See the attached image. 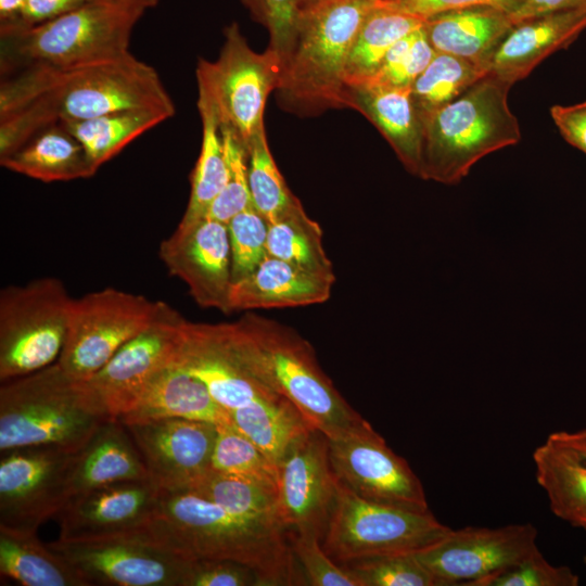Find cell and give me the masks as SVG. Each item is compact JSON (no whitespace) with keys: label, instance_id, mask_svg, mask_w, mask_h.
Wrapping results in <instances>:
<instances>
[{"label":"cell","instance_id":"3957f363","mask_svg":"<svg viewBox=\"0 0 586 586\" xmlns=\"http://www.w3.org/2000/svg\"><path fill=\"white\" fill-rule=\"evenodd\" d=\"M144 528L188 559L243 563L258 574L260 586L307 585L286 530L238 517L194 492H160Z\"/></svg>","mask_w":586,"mask_h":586},{"label":"cell","instance_id":"9a60e30c","mask_svg":"<svg viewBox=\"0 0 586 586\" xmlns=\"http://www.w3.org/2000/svg\"><path fill=\"white\" fill-rule=\"evenodd\" d=\"M328 443L337 480L359 497L415 511L430 510L417 474L369 422L328 438Z\"/></svg>","mask_w":586,"mask_h":586},{"label":"cell","instance_id":"603a6c76","mask_svg":"<svg viewBox=\"0 0 586 586\" xmlns=\"http://www.w3.org/2000/svg\"><path fill=\"white\" fill-rule=\"evenodd\" d=\"M345 107L365 115L391 144L405 168L420 177L422 122L411 86L366 79L346 86Z\"/></svg>","mask_w":586,"mask_h":586},{"label":"cell","instance_id":"4316f807","mask_svg":"<svg viewBox=\"0 0 586 586\" xmlns=\"http://www.w3.org/2000/svg\"><path fill=\"white\" fill-rule=\"evenodd\" d=\"M514 24L493 7H471L435 14L423 28L436 52L453 54L485 66ZM486 72V69H485Z\"/></svg>","mask_w":586,"mask_h":586},{"label":"cell","instance_id":"7dc6e473","mask_svg":"<svg viewBox=\"0 0 586 586\" xmlns=\"http://www.w3.org/2000/svg\"><path fill=\"white\" fill-rule=\"evenodd\" d=\"M381 2L396 11L425 20L438 13L471 7H493L509 14L522 0H381Z\"/></svg>","mask_w":586,"mask_h":586},{"label":"cell","instance_id":"c3c4849f","mask_svg":"<svg viewBox=\"0 0 586 586\" xmlns=\"http://www.w3.org/2000/svg\"><path fill=\"white\" fill-rule=\"evenodd\" d=\"M435 54L436 51L430 43L422 25L413 33L411 46L400 66L385 81L380 82L398 87L411 86Z\"/></svg>","mask_w":586,"mask_h":586},{"label":"cell","instance_id":"4dcf8cb0","mask_svg":"<svg viewBox=\"0 0 586 586\" xmlns=\"http://www.w3.org/2000/svg\"><path fill=\"white\" fill-rule=\"evenodd\" d=\"M202 120V144L191 176V191L186 212L177 226L187 229L204 219L221 192L227 174L220 120L213 104L198 97Z\"/></svg>","mask_w":586,"mask_h":586},{"label":"cell","instance_id":"ac0fdd59","mask_svg":"<svg viewBox=\"0 0 586 586\" xmlns=\"http://www.w3.org/2000/svg\"><path fill=\"white\" fill-rule=\"evenodd\" d=\"M124 425L158 492L186 491L209 470L216 424L166 418Z\"/></svg>","mask_w":586,"mask_h":586},{"label":"cell","instance_id":"52a82bcc","mask_svg":"<svg viewBox=\"0 0 586 586\" xmlns=\"http://www.w3.org/2000/svg\"><path fill=\"white\" fill-rule=\"evenodd\" d=\"M144 13L91 0L31 27L0 30L2 76L36 67H66L129 53L133 28Z\"/></svg>","mask_w":586,"mask_h":586},{"label":"cell","instance_id":"60d3db41","mask_svg":"<svg viewBox=\"0 0 586 586\" xmlns=\"http://www.w3.org/2000/svg\"><path fill=\"white\" fill-rule=\"evenodd\" d=\"M360 586H438L416 553H396L343 564Z\"/></svg>","mask_w":586,"mask_h":586},{"label":"cell","instance_id":"b9f144b4","mask_svg":"<svg viewBox=\"0 0 586 586\" xmlns=\"http://www.w3.org/2000/svg\"><path fill=\"white\" fill-rule=\"evenodd\" d=\"M228 226L232 283L249 276L267 256L268 221L251 205Z\"/></svg>","mask_w":586,"mask_h":586},{"label":"cell","instance_id":"d4e9b609","mask_svg":"<svg viewBox=\"0 0 586 586\" xmlns=\"http://www.w3.org/2000/svg\"><path fill=\"white\" fill-rule=\"evenodd\" d=\"M166 418L233 425L229 412L213 399L205 385L177 361L157 372L117 420L129 424Z\"/></svg>","mask_w":586,"mask_h":586},{"label":"cell","instance_id":"f546056e","mask_svg":"<svg viewBox=\"0 0 586 586\" xmlns=\"http://www.w3.org/2000/svg\"><path fill=\"white\" fill-rule=\"evenodd\" d=\"M0 574L24 586H89L48 544L28 533L0 526Z\"/></svg>","mask_w":586,"mask_h":586},{"label":"cell","instance_id":"8992f818","mask_svg":"<svg viewBox=\"0 0 586 586\" xmlns=\"http://www.w3.org/2000/svg\"><path fill=\"white\" fill-rule=\"evenodd\" d=\"M110 418L84 381L54 364L2 382L0 451L26 446H56L78 451Z\"/></svg>","mask_w":586,"mask_h":586},{"label":"cell","instance_id":"7bdbcfd3","mask_svg":"<svg viewBox=\"0 0 586 586\" xmlns=\"http://www.w3.org/2000/svg\"><path fill=\"white\" fill-rule=\"evenodd\" d=\"M295 558L310 586H360L356 576L336 563L313 535L288 532Z\"/></svg>","mask_w":586,"mask_h":586},{"label":"cell","instance_id":"680465c9","mask_svg":"<svg viewBox=\"0 0 586 586\" xmlns=\"http://www.w3.org/2000/svg\"><path fill=\"white\" fill-rule=\"evenodd\" d=\"M583 528L586 530V524H585V526Z\"/></svg>","mask_w":586,"mask_h":586},{"label":"cell","instance_id":"7a4b0ae2","mask_svg":"<svg viewBox=\"0 0 586 586\" xmlns=\"http://www.w3.org/2000/svg\"><path fill=\"white\" fill-rule=\"evenodd\" d=\"M208 327L250 378L289 400L328 438L368 423L340 394L310 343L294 329L251 311L237 321Z\"/></svg>","mask_w":586,"mask_h":586},{"label":"cell","instance_id":"1f68e13d","mask_svg":"<svg viewBox=\"0 0 586 586\" xmlns=\"http://www.w3.org/2000/svg\"><path fill=\"white\" fill-rule=\"evenodd\" d=\"M423 23L424 20L391 9L380 0L356 35L346 63L345 85L374 76L388 50Z\"/></svg>","mask_w":586,"mask_h":586},{"label":"cell","instance_id":"f1b7e54d","mask_svg":"<svg viewBox=\"0 0 586 586\" xmlns=\"http://www.w3.org/2000/svg\"><path fill=\"white\" fill-rule=\"evenodd\" d=\"M535 477L552 513L577 527L586 524V461L569 447L547 440L533 451Z\"/></svg>","mask_w":586,"mask_h":586},{"label":"cell","instance_id":"5b68a950","mask_svg":"<svg viewBox=\"0 0 586 586\" xmlns=\"http://www.w3.org/2000/svg\"><path fill=\"white\" fill-rule=\"evenodd\" d=\"M380 0H328L301 12L277 91L293 111L345 107V68L356 35Z\"/></svg>","mask_w":586,"mask_h":586},{"label":"cell","instance_id":"f6af8a7d","mask_svg":"<svg viewBox=\"0 0 586 586\" xmlns=\"http://www.w3.org/2000/svg\"><path fill=\"white\" fill-rule=\"evenodd\" d=\"M254 20L269 31L270 49L282 60L288 52L302 12L301 0H240Z\"/></svg>","mask_w":586,"mask_h":586},{"label":"cell","instance_id":"ba28073f","mask_svg":"<svg viewBox=\"0 0 586 586\" xmlns=\"http://www.w3.org/2000/svg\"><path fill=\"white\" fill-rule=\"evenodd\" d=\"M450 527L428 511L370 501L339 481L337 495L321 545L339 564L396 553H417Z\"/></svg>","mask_w":586,"mask_h":586},{"label":"cell","instance_id":"9f6ffc18","mask_svg":"<svg viewBox=\"0 0 586 586\" xmlns=\"http://www.w3.org/2000/svg\"><path fill=\"white\" fill-rule=\"evenodd\" d=\"M324 1H328V0H301L302 11L313 8Z\"/></svg>","mask_w":586,"mask_h":586},{"label":"cell","instance_id":"d590c367","mask_svg":"<svg viewBox=\"0 0 586 586\" xmlns=\"http://www.w3.org/2000/svg\"><path fill=\"white\" fill-rule=\"evenodd\" d=\"M322 235L320 225L307 215L297 199L268 221L267 254L310 271L335 275Z\"/></svg>","mask_w":586,"mask_h":586},{"label":"cell","instance_id":"83f0119b","mask_svg":"<svg viewBox=\"0 0 586 586\" xmlns=\"http://www.w3.org/2000/svg\"><path fill=\"white\" fill-rule=\"evenodd\" d=\"M0 164L42 182L90 178L98 170L81 143L62 124L41 129L15 151L0 157Z\"/></svg>","mask_w":586,"mask_h":586},{"label":"cell","instance_id":"ffe728a7","mask_svg":"<svg viewBox=\"0 0 586 586\" xmlns=\"http://www.w3.org/2000/svg\"><path fill=\"white\" fill-rule=\"evenodd\" d=\"M160 492L148 480L124 481L73 495L56 514L60 540H86L144 528Z\"/></svg>","mask_w":586,"mask_h":586},{"label":"cell","instance_id":"ab89813d","mask_svg":"<svg viewBox=\"0 0 586 586\" xmlns=\"http://www.w3.org/2000/svg\"><path fill=\"white\" fill-rule=\"evenodd\" d=\"M220 127L227 164L226 181L206 217L228 224L232 217L251 206L252 200L245 145L230 126Z\"/></svg>","mask_w":586,"mask_h":586},{"label":"cell","instance_id":"4fadbf2b","mask_svg":"<svg viewBox=\"0 0 586 586\" xmlns=\"http://www.w3.org/2000/svg\"><path fill=\"white\" fill-rule=\"evenodd\" d=\"M75 453L56 446H26L1 451L0 526L37 533L71 498Z\"/></svg>","mask_w":586,"mask_h":586},{"label":"cell","instance_id":"44dd1931","mask_svg":"<svg viewBox=\"0 0 586 586\" xmlns=\"http://www.w3.org/2000/svg\"><path fill=\"white\" fill-rule=\"evenodd\" d=\"M586 29V8L523 20L512 26L491 55L486 75L509 85L525 78L546 58L569 47Z\"/></svg>","mask_w":586,"mask_h":586},{"label":"cell","instance_id":"484cf974","mask_svg":"<svg viewBox=\"0 0 586 586\" xmlns=\"http://www.w3.org/2000/svg\"><path fill=\"white\" fill-rule=\"evenodd\" d=\"M148 479L128 430L119 420L109 419L75 453L68 484L72 497L112 483Z\"/></svg>","mask_w":586,"mask_h":586},{"label":"cell","instance_id":"db71d44e","mask_svg":"<svg viewBox=\"0 0 586 586\" xmlns=\"http://www.w3.org/2000/svg\"><path fill=\"white\" fill-rule=\"evenodd\" d=\"M25 3V0H0V29L13 25Z\"/></svg>","mask_w":586,"mask_h":586},{"label":"cell","instance_id":"8fae6325","mask_svg":"<svg viewBox=\"0 0 586 586\" xmlns=\"http://www.w3.org/2000/svg\"><path fill=\"white\" fill-rule=\"evenodd\" d=\"M161 301L105 288L73 298L58 359L64 372L87 381L155 318Z\"/></svg>","mask_w":586,"mask_h":586},{"label":"cell","instance_id":"d6986e66","mask_svg":"<svg viewBox=\"0 0 586 586\" xmlns=\"http://www.w3.org/2000/svg\"><path fill=\"white\" fill-rule=\"evenodd\" d=\"M160 257L196 304L229 314L232 277L227 224L205 217L190 228H177L161 243Z\"/></svg>","mask_w":586,"mask_h":586},{"label":"cell","instance_id":"d6a6232c","mask_svg":"<svg viewBox=\"0 0 586 586\" xmlns=\"http://www.w3.org/2000/svg\"><path fill=\"white\" fill-rule=\"evenodd\" d=\"M241 433L257 445L277 466L289 447L313 428L285 398L256 402L230 412Z\"/></svg>","mask_w":586,"mask_h":586},{"label":"cell","instance_id":"74e56055","mask_svg":"<svg viewBox=\"0 0 586 586\" xmlns=\"http://www.w3.org/2000/svg\"><path fill=\"white\" fill-rule=\"evenodd\" d=\"M247 178L252 205L267 221L286 211L297 198L289 189L270 153L265 128L246 144Z\"/></svg>","mask_w":586,"mask_h":586},{"label":"cell","instance_id":"681fc988","mask_svg":"<svg viewBox=\"0 0 586 586\" xmlns=\"http://www.w3.org/2000/svg\"><path fill=\"white\" fill-rule=\"evenodd\" d=\"M550 116L563 139L586 154V101L573 105H553Z\"/></svg>","mask_w":586,"mask_h":586},{"label":"cell","instance_id":"836d02e7","mask_svg":"<svg viewBox=\"0 0 586 586\" xmlns=\"http://www.w3.org/2000/svg\"><path fill=\"white\" fill-rule=\"evenodd\" d=\"M186 491L238 517L285 530L279 515L277 484L208 470Z\"/></svg>","mask_w":586,"mask_h":586},{"label":"cell","instance_id":"ee69618b","mask_svg":"<svg viewBox=\"0 0 586 586\" xmlns=\"http://www.w3.org/2000/svg\"><path fill=\"white\" fill-rule=\"evenodd\" d=\"M578 576L565 565H555L538 552L518 564L479 581L475 586H577Z\"/></svg>","mask_w":586,"mask_h":586},{"label":"cell","instance_id":"2e32d148","mask_svg":"<svg viewBox=\"0 0 586 586\" xmlns=\"http://www.w3.org/2000/svg\"><path fill=\"white\" fill-rule=\"evenodd\" d=\"M532 523L500 527L467 526L417 552L438 586H475L501 570L540 552Z\"/></svg>","mask_w":586,"mask_h":586},{"label":"cell","instance_id":"5bb4252c","mask_svg":"<svg viewBox=\"0 0 586 586\" xmlns=\"http://www.w3.org/2000/svg\"><path fill=\"white\" fill-rule=\"evenodd\" d=\"M186 320L176 309L161 302L153 321L84 381L110 419H118L126 413L151 379L176 361Z\"/></svg>","mask_w":586,"mask_h":586},{"label":"cell","instance_id":"e0dca14e","mask_svg":"<svg viewBox=\"0 0 586 586\" xmlns=\"http://www.w3.org/2000/svg\"><path fill=\"white\" fill-rule=\"evenodd\" d=\"M337 487L328 438L313 429L297 438L277 463L279 515L285 530L322 542Z\"/></svg>","mask_w":586,"mask_h":586},{"label":"cell","instance_id":"f907efd6","mask_svg":"<svg viewBox=\"0 0 586 586\" xmlns=\"http://www.w3.org/2000/svg\"><path fill=\"white\" fill-rule=\"evenodd\" d=\"M91 0H25L16 22L11 28L31 27L54 20Z\"/></svg>","mask_w":586,"mask_h":586},{"label":"cell","instance_id":"7402d4cb","mask_svg":"<svg viewBox=\"0 0 586 586\" xmlns=\"http://www.w3.org/2000/svg\"><path fill=\"white\" fill-rule=\"evenodd\" d=\"M176 361L200 380L213 399L231 411L281 397L250 378L212 334L208 323L186 320Z\"/></svg>","mask_w":586,"mask_h":586},{"label":"cell","instance_id":"cb8c5ba5","mask_svg":"<svg viewBox=\"0 0 586 586\" xmlns=\"http://www.w3.org/2000/svg\"><path fill=\"white\" fill-rule=\"evenodd\" d=\"M335 275H323L267 256L245 278L233 282L229 313L300 307L327 302Z\"/></svg>","mask_w":586,"mask_h":586},{"label":"cell","instance_id":"30bf717a","mask_svg":"<svg viewBox=\"0 0 586 586\" xmlns=\"http://www.w3.org/2000/svg\"><path fill=\"white\" fill-rule=\"evenodd\" d=\"M281 59L270 48L255 52L237 23L225 28V42L215 61L196 65L199 94L214 106L220 125L230 126L246 146L264 126L267 98L277 90Z\"/></svg>","mask_w":586,"mask_h":586},{"label":"cell","instance_id":"e575fe53","mask_svg":"<svg viewBox=\"0 0 586 586\" xmlns=\"http://www.w3.org/2000/svg\"><path fill=\"white\" fill-rule=\"evenodd\" d=\"M168 118V114L160 111L128 110L60 124L81 143L99 169L132 140Z\"/></svg>","mask_w":586,"mask_h":586},{"label":"cell","instance_id":"f35d334b","mask_svg":"<svg viewBox=\"0 0 586 586\" xmlns=\"http://www.w3.org/2000/svg\"><path fill=\"white\" fill-rule=\"evenodd\" d=\"M209 470L277 484V466L233 425H217Z\"/></svg>","mask_w":586,"mask_h":586},{"label":"cell","instance_id":"6da1fadb","mask_svg":"<svg viewBox=\"0 0 586 586\" xmlns=\"http://www.w3.org/2000/svg\"><path fill=\"white\" fill-rule=\"evenodd\" d=\"M175 114L156 69L130 52L66 67L36 66L0 84V157L43 128L128 111Z\"/></svg>","mask_w":586,"mask_h":586},{"label":"cell","instance_id":"7c38bea8","mask_svg":"<svg viewBox=\"0 0 586 586\" xmlns=\"http://www.w3.org/2000/svg\"><path fill=\"white\" fill-rule=\"evenodd\" d=\"M48 546L90 585L186 586L191 562L145 528L86 540L58 539Z\"/></svg>","mask_w":586,"mask_h":586},{"label":"cell","instance_id":"277c9868","mask_svg":"<svg viewBox=\"0 0 586 586\" xmlns=\"http://www.w3.org/2000/svg\"><path fill=\"white\" fill-rule=\"evenodd\" d=\"M511 85L486 75L451 102L421 115L420 178L460 182L484 156L521 140L508 105Z\"/></svg>","mask_w":586,"mask_h":586},{"label":"cell","instance_id":"bcb514c9","mask_svg":"<svg viewBox=\"0 0 586 586\" xmlns=\"http://www.w3.org/2000/svg\"><path fill=\"white\" fill-rule=\"evenodd\" d=\"M186 586H260L250 566L227 559H191Z\"/></svg>","mask_w":586,"mask_h":586},{"label":"cell","instance_id":"6f0895ef","mask_svg":"<svg viewBox=\"0 0 586 586\" xmlns=\"http://www.w3.org/2000/svg\"><path fill=\"white\" fill-rule=\"evenodd\" d=\"M584 562H585V564H586V556H585V558H584Z\"/></svg>","mask_w":586,"mask_h":586},{"label":"cell","instance_id":"816d5d0a","mask_svg":"<svg viewBox=\"0 0 586 586\" xmlns=\"http://www.w3.org/2000/svg\"><path fill=\"white\" fill-rule=\"evenodd\" d=\"M586 0H522V2L509 13L513 24L523 20L574 9H585Z\"/></svg>","mask_w":586,"mask_h":586},{"label":"cell","instance_id":"f5cc1de1","mask_svg":"<svg viewBox=\"0 0 586 586\" xmlns=\"http://www.w3.org/2000/svg\"><path fill=\"white\" fill-rule=\"evenodd\" d=\"M548 437L569 447L586 461V429L574 432L557 431L549 434Z\"/></svg>","mask_w":586,"mask_h":586},{"label":"cell","instance_id":"11a10c76","mask_svg":"<svg viewBox=\"0 0 586 586\" xmlns=\"http://www.w3.org/2000/svg\"><path fill=\"white\" fill-rule=\"evenodd\" d=\"M132 10L145 13L148 10L157 5L160 0H105Z\"/></svg>","mask_w":586,"mask_h":586},{"label":"cell","instance_id":"9c48e42d","mask_svg":"<svg viewBox=\"0 0 586 586\" xmlns=\"http://www.w3.org/2000/svg\"><path fill=\"white\" fill-rule=\"evenodd\" d=\"M73 298L64 283L42 277L0 294V380L23 377L58 361Z\"/></svg>","mask_w":586,"mask_h":586},{"label":"cell","instance_id":"8d00e7d4","mask_svg":"<svg viewBox=\"0 0 586 586\" xmlns=\"http://www.w3.org/2000/svg\"><path fill=\"white\" fill-rule=\"evenodd\" d=\"M484 76L486 72L481 65L436 52L411 84L412 99L420 116L451 102Z\"/></svg>","mask_w":586,"mask_h":586}]
</instances>
